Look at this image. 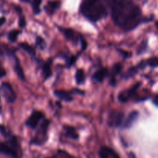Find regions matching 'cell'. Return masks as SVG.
I'll return each instance as SVG.
<instances>
[{"instance_id": "obj_13", "label": "cell", "mask_w": 158, "mask_h": 158, "mask_svg": "<svg viewBox=\"0 0 158 158\" xmlns=\"http://www.w3.org/2000/svg\"><path fill=\"white\" fill-rule=\"evenodd\" d=\"M107 73H108L107 69H105V68L99 69V70H97V72L94 73V80H96L97 82H99V83H101V82L103 81L105 77L107 76Z\"/></svg>"}, {"instance_id": "obj_5", "label": "cell", "mask_w": 158, "mask_h": 158, "mask_svg": "<svg viewBox=\"0 0 158 158\" xmlns=\"http://www.w3.org/2000/svg\"><path fill=\"white\" fill-rule=\"evenodd\" d=\"M124 118V114L123 112L117 110L111 111L109 115V121L108 123L110 127H118L122 126Z\"/></svg>"}, {"instance_id": "obj_8", "label": "cell", "mask_w": 158, "mask_h": 158, "mask_svg": "<svg viewBox=\"0 0 158 158\" xmlns=\"http://www.w3.org/2000/svg\"><path fill=\"white\" fill-rule=\"evenodd\" d=\"M139 117V112L137 110H134L132 112H131L128 115L127 118L126 119V120L124 121L123 124V127L125 129H128V128L131 127L133 126L135 121L137 120V119Z\"/></svg>"}, {"instance_id": "obj_12", "label": "cell", "mask_w": 158, "mask_h": 158, "mask_svg": "<svg viewBox=\"0 0 158 158\" xmlns=\"http://www.w3.org/2000/svg\"><path fill=\"white\" fill-rule=\"evenodd\" d=\"M60 2L59 1H50L47 3L46 6V11L48 14L49 15H52V13L56 12L57 9L60 7Z\"/></svg>"}, {"instance_id": "obj_36", "label": "cell", "mask_w": 158, "mask_h": 158, "mask_svg": "<svg viewBox=\"0 0 158 158\" xmlns=\"http://www.w3.org/2000/svg\"><path fill=\"white\" fill-rule=\"evenodd\" d=\"M73 90H75V91H73L74 93H77V94H82V95H83V94H84V93L83 92V91L82 90H80V89H73Z\"/></svg>"}, {"instance_id": "obj_35", "label": "cell", "mask_w": 158, "mask_h": 158, "mask_svg": "<svg viewBox=\"0 0 158 158\" xmlns=\"http://www.w3.org/2000/svg\"><path fill=\"white\" fill-rule=\"evenodd\" d=\"M110 84L111 85V86H115L116 84V80L114 77H112V79L110 80Z\"/></svg>"}, {"instance_id": "obj_10", "label": "cell", "mask_w": 158, "mask_h": 158, "mask_svg": "<svg viewBox=\"0 0 158 158\" xmlns=\"http://www.w3.org/2000/svg\"><path fill=\"white\" fill-rule=\"evenodd\" d=\"M14 61H15V64H14V69H15V73H16L17 76L19 77L20 80H25V75L24 72H23V69L22 68L21 65H20L19 61L18 58L16 56H14Z\"/></svg>"}, {"instance_id": "obj_20", "label": "cell", "mask_w": 158, "mask_h": 158, "mask_svg": "<svg viewBox=\"0 0 158 158\" xmlns=\"http://www.w3.org/2000/svg\"><path fill=\"white\" fill-rule=\"evenodd\" d=\"M147 49H148V41L147 40H143L141 43V44L140 45V46H139V49L137 50V54L140 55L143 52H144L147 50Z\"/></svg>"}, {"instance_id": "obj_16", "label": "cell", "mask_w": 158, "mask_h": 158, "mask_svg": "<svg viewBox=\"0 0 158 158\" xmlns=\"http://www.w3.org/2000/svg\"><path fill=\"white\" fill-rule=\"evenodd\" d=\"M43 75H44L45 80H47L48 78L50 77V76L52 75V71H51V68H50V64L49 63H46L43 66Z\"/></svg>"}, {"instance_id": "obj_29", "label": "cell", "mask_w": 158, "mask_h": 158, "mask_svg": "<svg viewBox=\"0 0 158 158\" xmlns=\"http://www.w3.org/2000/svg\"><path fill=\"white\" fill-rule=\"evenodd\" d=\"M147 62L146 61H141L138 65L137 66V69H143L147 66Z\"/></svg>"}, {"instance_id": "obj_3", "label": "cell", "mask_w": 158, "mask_h": 158, "mask_svg": "<svg viewBox=\"0 0 158 158\" xmlns=\"http://www.w3.org/2000/svg\"><path fill=\"white\" fill-rule=\"evenodd\" d=\"M49 125V120H45L40 125V129L37 131L35 137L32 140V143L36 145L43 144L47 140V131Z\"/></svg>"}, {"instance_id": "obj_30", "label": "cell", "mask_w": 158, "mask_h": 158, "mask_svg": "<svg viewBox=\"0 0 158 158\" xmlns=\"http://www.w3.org/2000/svg\"><path fill=\"white\" fill-rule=\"evenodd\" d=\"M80 43H81V48L83 50H84V49H86V46H87V44H86V40H84L83 38H82V37H80Z\"/></svg>"}, {"instance_id": "obj_38", "label": "cell", "mask_w": 158, "mask_h": 158, "mask_svg": "<svg viewBox=\"0 0 158 158\" xmlns=\"http://www.w3.org/2000/svg\"><path fill=\"white\" fill-rule=\"evenodd\" d=\"M48 158H56L55 157H48Z\"/></svg>"}, {"instance_id": "obj_1", "label": "cell", "mask_w": 158, "mask_h": 158, "mask_svg": "<svg viewBox=\"0 0 158 158\" xmlns=\"http://www.w3.org/2000/svg\"><path fill=\"white\" fill-rule=\"evenodd\" d=\"M109 4L113 20L123 30H133L143 21L141 10L131 0H109Z\"/></svg>"}, {"instance_id": "obj_7", "label": "cell", "mask_w": 158, "mask_h": 158, "mask_svg": "<svg viewBox=\"0 0 158 158\" xmlns=\"http://www.w3.org/2000/svg\"><path fill=\"white\" fill-rule=\"evenodd\" d=\"M43 118V114L40 111H34L26 121V125L32 129H35L39 122Z\"/></svg>"}, {"instance_id": "obj_24", "label": "cell", "mask_w": 158, "mask_h": 158, "mask_svg": "<svg viewBox=\"0 0 158 158\" xmlns=\"http://www.w3.org/2000/svg\"><path fill=\"white\" fill-rule=\"evenodd\" d=\"M0 133H1L3 137H6V138H9V137H11V134H9L7 128L5 127L2 125H0Z\"/></svg>"}, {"instance_id": "obj_32", "label": "cell", "mask_w": 158, "mask_h": 158, "mask_svg": "<svg viewBox=\"0 0 158 158\" xmlns=\"http://www.w3.org/2000/svg\"><path fill=\"white\" fill-rule=\"evenodd\" d=\"M120 52H121L122 54H123V56H124L125 57H130L131 56V53H130V52H125V51H123V50H120Z\"/></svg>"}, {"instance_id": "obj_28", "label": "cell", "mask_w": 158, "mask_h": 158, "mask_svg": "<svg viewBox=\"0 0 158 158\" xmlns=\"http://www.w3.org/2000/svg\"><path fill=\"white\" fill-rule=\"evenodd\" d=\"M99 156H100V158H109L108 157L107 154H106V151H105L104 149H103V147L100 148V151H99Z\"/></svg>"}, {"instance_id": "obj_31", "label": "cell", "mask_w": 158, "mask_h": 158, "mask_svg": "<svg viewBox=\"0 0 158 158\" xmlns=\"http://www.w3.org/2000/svg\"><path fill=\"white\" fill-rule=\"evenodd\" d=\"M6 71H5L4 69L0 66V77H4V76H6Z\"/></svg>"}, {"instance_id": "obj_23", "label": "cell", "mask_w": 158, "mask_h": 158, "mask_svg": "<svg viewBox=\"0 0 158 158\" xmlns=\"http://www.w3.org/2000/svg\"><path fill=\"white\" fill-rule=\"evenodd\" d=\"M35 43H36L37 46H38L41 49H44L45 48H46V43H45L44 40H43V38H41V37L37 36L36 40H35Z\"/></svg>"}, {"instance_id": "obj_14", "label": "cell", "mask_w": 158, "mask_h": 158, "mask_svg": "<svg viewBox=\"0 0 158 158\" xmlns=\"http://www.w3.org/2000/svg\"><path fill=\"white\" fill-rule=\"evenodd\" d=\"M65 130H66V135L69 138L73 139V140H77L79 138L78 134L76 132L75 129L73 127H65Z\"/></svg>"}, {"instance_id": "obj_33", "label": "cell", "mask_w": 158, "mask_h": 158, "mask_svg": "<svg viewBox=\"0 0 158 158\" xmlns=\"http://www.w3.org/2000/svg\"><path fill=\"white\" fill-rule=\"evenodd\" d=\"M153 103H154V104L156 106H157L158 107V95H157L155 97H154V100H153Z\"/></svg>"}, {"instance_id": "obj_26", "label": "cell", "mask_w": 158, "mask_h": 158, "mask_svg": "<svg viewBox=\"0 0 158 158\" xmlns=\"http://www.w3.org/2000/svg\"><path fill=\"white\" fill-rule=\"evenodd\" d=\"M77 57L75 56H71L70 58H69V60L67 61V67H70L72 65H73L74 63H76V61H77Z\"/></svg>"}, {"instance_id": "obj_17", "label": "cell", "mask_w": 158, "mask_h": 158, "mask_svg": "<svg viewBox=\"0 0 158 158\" xmlns=\"http://www.w3.org/2000/svg\"><path fill=\"white\" fill-rule=\"evenodd\" d=\"M20 33L19 31L18 30H12L11 31V32H9V34H8V39H9V40L10 42H15V40H16L17 37H18L19 34Z\"/></svg>"}, {"instance_id": "obj_6", "label": "cell", "mask_w": 158, "mask_h": 158, "mask_svg": "<svg viewBox=\"0 0 158 158\" xmlns=\"http://www.w3.org/2000/svg\"><path fill=\"white\" fill-rule=\"evenodd\" d=\"M0 154L9 157V158H21L18 151L12 148L10 144L0 142Z\"/></svg>"}, {"instance_id": "obj_21", "label": "cell", "mask_w": 158, "mask_h": 158, "mask_svg": "<svg viewBox=\"0 0 158 158\" xmlns=\"http://www.w3.org/2000/svg\"><path fill=\"white\" fill-rule=\"evenodd\" d=\"M42 2V0H33L32 2V7H33L34 12L35 14H38L40 12V4Z\"/></svg>"}, {"instance_id": "obj_2", "label": "cell", "mask_w": 158, "mask_h": 158, "mask_svg": "<svg viewBox=\"0 0 158 158\" xmlns=\"http://www.w3.org/2000/svg\"><path fill=\"white\" fill-rule=\"evenodd\" d=\"M106 0H83L80 6V12L91 22L99 21L107 15Z\"/></svg>"}, {"instance_id": "obj_9", "label": "cell", "mask_w": 158, "mask_h": 158, "mask_svg": "<svg viewBox=\"0 0 158 158\" xmlns=\"http://www.w3.org/2000/svg\"><path fill=\"white\" fill-rule=\"evenodd\" d=\"M60 30L64 35L65 38L69 41L75 42L77 40V35H76L75 32L71 29H63V28H60Z\"/></svg>"}, {"instance_id": "obj_18", "label": "cell", "mask_w": 158, "mask_h": 158, "mask_svg": "<svg viewBox=\"0 0 158 158\" xmlns=\"http://www.w3.org/2000/svg\"><path fill=\"white\" fill-rule=\"evenodd\" d=\"M20 47L23 49H24L26 52H27L29 55H34V49H32V47L31 46H29V44L26 43H20Z\"/></svg>"}, {"instance_id": "obj_15", "label": "cell", "mask_w": 158, "mask_h": 158, "mask_svg": "<svg viewBox=\"0 0 158 158\" xmlns=\"http://www.w3.org/2000/svg\"><path fill=\"white\" fill-rule=\"evenodd\" d=\"M76 81L78 85H81L85 81V74L83 69H78L76 73Z\"/></svg>"}, {"instance_id": "obj_11", "label": "cell", "mask_w": 158, "mask_h": 158, "mask_svg": "<svg viewBox=\"0 0 158 158\" xmlns=\"http://www.w3.org/2000/svg\"><path fill=\"white\" fill-rule=\"evenodd\" d=\"M54 95L56 97H58L60 100H63L66 102H70L73 100V97H71L69 93L66 92L63 90H56L54 92Z\"/></svg>"}, {"instance_id": "obj_22", "label": "cell", "mask_w": 158, "mask_h": 158, "mask_svg": "<svg viewBox=\"0 0 158 158\" xmlns=\"http://www.w3.org/2000/svg\"><path fill=\"white\" fill-rule=\"evenodd\" d=\"M147 64L149 65L151 67H158V58L157 57H152V58H150L149 60L147 61Z\"/></svg>"}, {"instance_id": "obj_4", "label": "cell", "mask_w": 158, "mask_h": 158, "mask_svg": "<svg viewBox=\"0 0 158 158\" xmlns=\"http://www.w3.org/2000/svg\"><path fill=\"white\" fill-rule=\"evenodd\" d=\"M0 95L2 96L6 101L9 103L15 102L16 99V95L14 92L11 85L8 83H3L0 86Z\"/></svg>"}, {"instance_id": "obj_27", "label": "cell", "mask_w": 158, "mask_h": 158, "mask_svg": "<svg viewBox=\"0 0 158 158\" xmlns=\"http://www.w3.org/2000/svg\"><path fill=\"white\" fill-rule=\"evenodd\" d=\"M19 25L21 28H23L26 26V19H25V17L24 16H20L19 19Z\"/></svg>"}, {"instance_id": "obj_25", "label": "cell", "mask_w": 158, "mask_h": 158, "mask_svg": "<svg viewBox=\"0 0 158 158\" xmlns=\"http://www.w3.org/2000/svg\"><path fill=\"white\" fill-rule=\"evenodd\" d=\"M121 69H122V66L120 63H117V64H115L112 69V75L113 76L117 75V74L121 71Z\"/></svg>"}, {"instance_id": "obj_19", "label": "cell", "mask_w": 158, "mask_h": 158, "mask_svg": "<svg viewBox=\"0 0 158 158\" xmlns=\"http://www.w3.org/2000/svg\"><path fill=\"white\" fill-rule=\"evenodd\" d=\"M137 70H138V69H137V66H136V67L130 68V69L127 70V72L126 73V74H125L124 77L126 79H129V78H131V77H134V76L137 74Z\"/></svg>"}, {"instance_id": "obj_34", "label": "cell", "mask_w": 158, "mask_h": 158, "mask_svg": "<svg viewBox=\"0 0 158 158\" xmlns=\"http://www.w3.org/2000/svg\"><path fill=\"white\" fill-rule=\"evenodd\" d=\"M6 23V18L5 17H0V26H2Z\"/></svg>"}, {"instance_id": "obj_37", "label": "cell", "mask_w": 158, "mask_h": 158, "mask_svg": "<svg viewBox=\"0 0 158 158\" xmlns=\"http://www.w3.org/2000/svg\"><path fill=\"white\" fill-rule=\"evenodd\" d=\"M20 1L23 2H30V0H20Z\"/></svg>"}]
</instances>
